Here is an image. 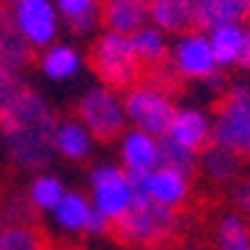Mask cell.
Wrapping results in <instances>:
<instances>
[{"mask_svg": "<svg viewBox=\"0 0 250 250\" xmlns=\"http://www.w3.org/2000/svg\"><path fill=\"white\" fill-rule=\"evenodd\" d=\"M0 250H52V236L42 220L11 223L0 228Z\"/></svg>", "mask_w": 250, "mask_h": 250, "instance_id": "cell-19", "label": "cell"}, {"mask_svg": "<svg viewBox=\"0 0 250 250\" xmlns=\"http://www.w3.org/2000/svg\"><path fill=\"white\" fill-rule=\"evenodd\" d=\"M22 88V83H20V74H8V72H0V113L6 107L14 94Z\"/></svg>", "mask_w": 250, "mask_h": 250, "instance_id": "cell-28", "label": "cell"}, {"mask_svg": "<svg viewBox=\"0 0 250 250\" xmlns=\"http://www.w3.org/2000/svg\"><path fill=\"white\" fill-rule=\"evenodd\" d=\"M99 22L113 33L132 36L148 22L146 3L140 0H99Z\"/></svg>", "mask_w": 250, "mask_h": 250, "instance_id": "cell-14", "label": "cell"}, {"mask_svg": "<svg viewBox=\"0 0 250 250\" xmlns=\"http://www.w3.org/2000/svg\"><path fill=\"white\" fill-rule=\"evenodd\" d=\"M212 143L234 151L250 148V88L234 85L212 116Z\"/></svg>", "mask_w": 250, "mask_h": 250, "instance_id": "cell-7", "label": "cell"}, {"mask_svg": "<svg viewBox=\"0 0 250 250\" xmlns=\"http://www.w3.org/2000/svg\"><path fill=\"white\" fill-rule=\"evenodd\" d=\"M88 66L102 80V85H107L113 91H126L132 85H138L143 63L135 55L129 36L104 30L88 50Z\"/></svg>", "mask_w": 250, "mask_h": 250, "instance_id": "cell-3", "label": "cell"}, {"mask_svg": "<svg viewBox=\"0 0 250 250\" xmlns=\"http://www.w3.org/2000/svg\"><path fill=\"white\" fill-rule=\"evenodd\" d=\"M248 6H250V0H248Z\"/></svg>", "mask_w": 250, "mask_h": 250, "instance_id": "cell-36", "label": "cell"}, {"mask_svg": "<svg viewBox=\"0 0 250 250\" xmlns=\"http://www.w3.org/2000/svg\"><path fill=\"white\" fill-rule=\"evenodd\" d=\"M74 116L85 129L91 132L94 140H118L126 132V113H124V99L118 91L107 85H96L80 96V102L74 104Z\"/></svg>", "mask_w": 250, "mask_h": 250, "instance_id": "cell-4", "label": "cell"}, {"mask_svg": "<svg viewBox=\"0 0 250 250\" xmlns=\"http://www.w3.org/2000/svg\"><path fill=\"white\" fill-rule=\"evenodd\" d=\"M165 138H170L173 143H179V146L201 154V151L212 143V116H209L204 107H195V104L176 107Z\"/></svg>", "mask_w": 250, "mask_h": 250, "instance_id": "cell-11", "label": "cell"}, {"mask_svg": "<svg viewBox=\"0 0 250 250\" xmlns=\"http://www.w3.org/2000/svg\"><path fill=\"white\" fill-rule=\"evenodd\" d=\"M55 151L72 162H83V160H88L91 151H94V138H91V132L77 118L74 121H63L55 129Z\"/></svg>", "mask_w": 250, "mask_h": 250, "instance_id": "cell-21", "label": "cell"}, {"mask_svg": "<svg viewBox=\"0 0 250 250\" xmlns=\"http://www.w3.org/2000/svg\"><path fill=\"white\" fill-rule=\"evenodd\" d=\"M179 228V212L148 201L146 195H135V204L121 220L110 223V231H116L118 239L132 248H157L165 239L176 234ZM107 231V234H110Z\"/></svg>", "mask_w": 250, "mask_h": 250, "instance_id": "cell-2", "label": "cell"}, {"mask_svg": "<svg viewBox=\"0 0 250 250\" xmlns=\"http://www.w3.org/2000/svg\"><path fill=\"white\" fill-rule=\"evenodd\" d=\"M55 6L77 33H88L99 25V0H55Z\"/></svg>", "mask_w": 250, "mask_h": 250, "instance_id": "cell-25", "label": "cell"}, {"mask_svg": "<svg viewBox=\"0 0 250 250\" xmlns=\"http://www.w3.org/2000/svg\"><path fill=\"white\" fill-rule=\"evenodd\" d=\"M187 250H201V248H187Z\"/></svg>", "mask_w": 250, "mask_h": 250, "instance_id": "cell-34", "label": "cell"}, {"mask_svg": "<svg viewBox=\"0 0 250 250\" xmlns=\"http://www.w3.org/2000/svg\"><path fill=\"white\" fill-rule=\"evenodd\" d=\"M140 3H146V0H140Z\"/></svg>", "mask_w": 250, "mask_h": 250, "instance_id": "cell-35", "label": "cell"}, {"mask_svg": "<svg viewBox=\"0 0 250 250\" xmlns=\"http://www.w3.org/2000/svg\"><path fill=\"white\" fill-rule=\"evenodd\" d=\"M11 14L30 47L50 44L58 33V11L50 0H14Z\"/></svg>", "mask_w": 250, "mask_h": 250, "instance_id": "cell-10", "label": "cell"}, {"mask_svg": "<svg viewBox=\"0 0 250 250\" xmlns=\"http://www.w3.org/2000/svg\"><path fill=\"white\" fill-rule=\"evenodd\" d=\"M245 154H248V165H250V148H248V151H245Z\"/></svg>", "mask_w": 250, "mask_h": 250, "instance_id": "cell-33", "label": "cell"}, {"mask_svg": "<svg viewBox=\"0 0 250 250\" xmlns=\"http://www.w3.org/2000/svg\"><path fill=\"white\" fill-rule=\"evenodd\" d=\"M80 66H83L80 52L69 44L52 47V50L44 52V58H42V69H44V74L52 77V80H69V77H74V74L80 72Z\"/></svg>", "mask_w": 250, "mask_h": 250, "instance_id": "cell-24", "label": "cell"}, {"mask_svg": "<svg viewBox=\"0 0 250 250\" xmlns=\"http://www.w3.org/2000/svg\"><path fill=\"white\" fill-rule=\"evenodd\" d=\"M135 179V190L140 195H146L148 201H154L160 206L168 209H182L192 195V184L190 176L182 170H173L168 165H157L154 170H148L143 176H132Z\"/></svg>", "mask_w": 250, "mask_h": 250, "instance_id": "cell-9", "label": "cell"}, {"mask_svg": "<svg viewBox=\"0 0 250 250\" xmlns=\"http://www.w3.org/2000/svg\"><path fill=\"white\" fill-rule=\"evenodd\" d=\"M135 179L118 165H96L91 170V204L107 223L121 220L135 204Z\"/></svg>", "mask_w": 250, "mask_h": 250, "instance_id": "cell-6", "label": "cell"}, {"mask_svg": "<svg viewBox=\"0 0 250 250\" xmlns=\"http://www.w3.org/2000/svg\"><path fill=\"white\" fill-rule=\"evenodd\" d=\"M52 250H74V248H55V245H52Z\"/></svg>", "mask_w": 250, "mask_h": 250, "instance_id": "cell-32", "label": "cell"}, {"mask_svg": "<svg viewBox=\"0 0 250 250\" xmlns=\"http://www.w3.org/2000/svg\"><path fill=\"white\" fill-rule=\"evenodd\" d=\"M234 204H236V212L245 214L250 220V179H245V182L236 184L234 190Z\"/></svg>", "mask_w": 250, "mask_h": 250, "instance_id": "cell-29", "label": "cell"}, {"mask_svg": "<svg viewBox=\"0 0 250 250\" xmlns=\"http://www.w3.org/2000/svg\"><path fill=\"white\" fill-rule=\"evenodd\" d=\"M63 195H66V190H63V184L55 176H36L30 182V190H28L30 204L36 206L39 212H52L61 204Z\"/></svg>", "mask_w": 250, "mask_h": 250, "instance_id": "cell-26", "label": "cell"}, {"mask_svg": "<svg viewBox=\"0 0 250 250\" xmlns=\"http://www.w3.org/2000/svg\"><path fill=\"white\" fill-rule=\"evenodd\" d=\"M52 212H55V220H58V226L63 231H69V234H85L96 209L85 195H80V192H66Z\"/></svg>", "mask_w": 250, "mask_h": 250, "instance_id": "cell-20", "label": "cell"}, {"mask_svg": "<svg viewBox=\"0 0 250 250\" xmlns=\"http://www.w3.org/2000/svg\"><path fill=\"white\" fill-rule=\"evenodd\" d=\"M160 165H168V168L192 176V170L198 168V154L173 143L170 138H160Z\"/></svg>", "mask_w": 250, "mask_h": 250, "instance_id": "cell-27", "label": "cell"}, {"mask_svg": "<svg viewBox=\"0 0 250 250\" xmlns=\"http://www.w3.org/2000/svg\"><path fill=\"white\" fill-rule=\"evenodd\" d=\"M148 22L162 33H184L192 25V0H146Z\"/></svg>", "mask_w": 250, "mask_h": 250, "instance_id": "cell-18", "label": "cell"}, {"mask_svg": "<svg viewBox=\"0 0 250 250\" xmlns=\"http://www.w3.org/2000/svg\"><path fill=\"white\" fill-rule=\"evenodd\" d=\"M148 250H170V248H165V245H157V248H148Z\"/></svg>", "mask_w": 250, "mask_h": 250, "instance_id": "cell-31", "label": "cell"}, {"mask_svg": "<svg viewBox=\"0 0 250 250\" xmlns=\"http://www.w3.org/2000/svg\"><path fill=\"white\" fill-rule=\"evenodd\" d=\"M217 250H250V220L239 212H226L217 220Z\"/></svg>", "mask_w": 250, "mask_h": 250, "instance_id": "cell-23", "label": "cell"}, {"mask_svg": "<svg viewBox=\"0 0 250 250\" xmlns=\"http://www.w3.org/2000/svg\"><path fill=\"white\" fill-rule=\"evenodd\" d=\"M121 99H124L126 124H132L140 132L154 135V138L168 135V126L173 121V113H176V102H173L170 91L138 83L132 88H126Z\"/></svg>", "mask_w": 250, "mask_h": 250, "instance_id": "cell-5", "label": "cell"}, {"mask_svg": "<svg viewBox=\"0 0 250 250\" xmlns=\"http://www.w3.org/2000/svg\"><path fill=\"white\" fill-rule=\"evenodd\" d=\"M33 61V47L25 42L11 14V6L0 0V72L20 74Z\"/></svg>", "mask_w": 250, "mask_h": 250, "instance_id": "cell-13", "label": "cell"}, {"mask_svg": "<svg viewBox=\"0 0 250 250\" xmlns=\"http://www.w3.org/2000/svg\"><path fill=\"white\" fill-rule=\"evenodd\" d=\"M212 55L217 61V69H234L242 61V47H245V25L231 22V25H217V28L206 30Z\"/></svg>", "mask_w": 250, "mask_h": 250, "instance_id": "cell-17", "label": "cell"}, {"mask_svg": "<svg viewBox=\"0 0 250 250\" xmlns=\"http://www.w3.org/2000/svg\"><path fill=\"white\" fill-rule=\"evenodd\" d=\"M168 33H162L157 25L146 22L140 30H135L132 36H129V42H132L135 47V55L140 58V63L143 66H160L162 61H165V55H168Z\"/></svg>", "mask_w": 250, "mask_h": 250, "instance_id": "cell-22", "label": "cell"}, {"mask_svg": "<svg viewBox=\"0 0 250 250\" xmlns=\"http://www.w3.org/2000/svg\"><path fill=\"white\" fill-rule=\"evenodd\" d=\"M170 66H173L176 77L192 80V83H204L209 77H214V74H220L206 30L190 28L184 33H179V39L170 47Z\"/></svg>", "mask_w": 250, "mask_h": 250, "instance_id": "cell-8", "label": "cell"}, {"mask_svg": "<svg viewBox=\"0 0 250 250\" xmlns=\"http://www.w3.org/2000/svg\"><path fill=\"white\" fill-rule=\"evenodd\" d=\"M198 165H201V170L206 173L209 182H214V184H231V182L239 179V173H242V154L234 151V148L209 143V146L201 151Z\"/></svg>", "mask_w": 250, "mask_h": 250, "instance_id": "cell-16", "label": "cell"}, {"mask_svg": "<svg viewBox=\"0 0 250 250\" xmlns=\"http://www.w3.org/2000/svg\"><path fill=\"white\" fill-rule=\"evenodd\" d=\"M118 154H121V168L129 176H143L160 165V138L140 129H126L118 138Z\"/></svg>", "mask_w": 250, "mask_h": 250, "instance_id": "cell-12", "label": "cell"}, {"mask_svg": "<svg viewBox=\"0 0 250 250\" xmlns=\"http://www.w3.org/2000/svg\"><path fill=\"white\" fill-rule=\"evenodd\" d=\"M248 14V0H192V25H198L201 30L242 22Z\"/></svg>", "mask_w": 250, "mask_h": 250, "instance_id": "cell-15", "label": "cell"}, {"mask_svg": "<svg viewBox=\"0 0 250 250\" xmlns=\"http://www.w3.org/2000/svg\"><path fill=\"white\" fill-rule=\"evenodd\" d=\"M58 113L30 88H20L0 113V135L8 160L20 170H44L52 160Z\"/></svg>", "mask_w": 250, "mask_h": 250, "instance_id": "cell-1", "label": "cell"}, {"mask_svg": "<svg viewBox=\"0 0 250 250\" xmlns=\"http://www.w3.org/2000/svg\"><path fill=\"white\" fill-rule=\"evenodd\" d=\"M239 66L250 72V25H245V47H242V61H239Z\"/></svg>", "mask_w": 250, "mask_h": 250, "instance_id": "cell-30", "label": "cell"}]
</instances>
